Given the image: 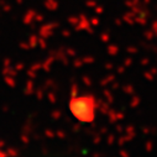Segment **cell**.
<instances>
[{
    "label": "cell",
    "mask_w": 157,
    "mask_h": 157,
    "mask_svg": "<svg viewBox=\"0 0 157 157\" xmlns=\"http://www.w3.org/2000/svg\"><path fill=\"white\" fill-rule=\"evenodd\" d=\"M69 111L78 121L92 123L97 113L95 98L89 94L72 97L69 100Z\"/></svg>",
    "instance_id": "1"
}]
</instances>
